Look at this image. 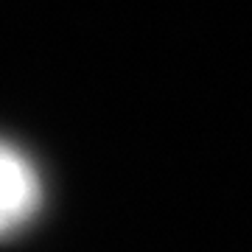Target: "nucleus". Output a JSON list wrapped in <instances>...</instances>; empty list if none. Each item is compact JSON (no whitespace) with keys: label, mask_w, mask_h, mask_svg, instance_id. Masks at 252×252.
<instances>
[{"label":"nucleus","mask_w":252,"mask_h":252,"mask_svg":"<svg viewBox=\"0 0 252 252\" xmlns=\"http://www.w3.org/2000/svg\"><path fill=\"white\" fill-rule=\"evenodd\" d=\"M42 182L17 146L0 140V235H11L36 213Z\"/></svg>","instance_id":"obj_1"}]
</instances>
